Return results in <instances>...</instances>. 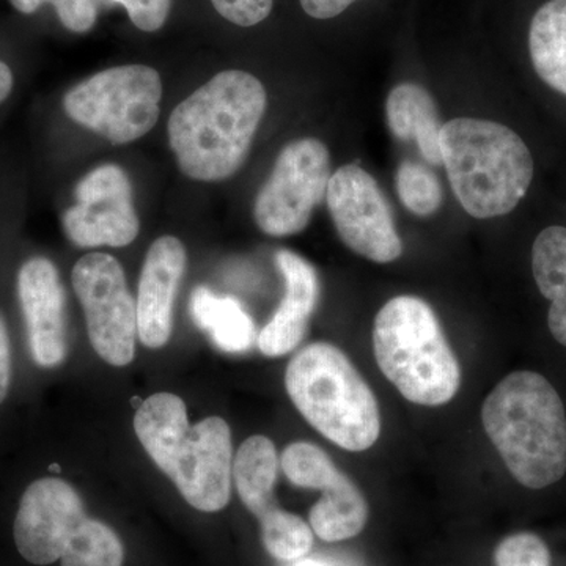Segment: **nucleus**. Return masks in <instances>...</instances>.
<instances>
[{"label":"nucleus","instance_id":"1a4fd4ad","mask_svg":"<svg viewBox=\"0 0 566 566\" xmlns=\"http://www.w3.org/2000/svg\"><path fill=\"white\" fill-rule=\"evenodd\" d=\"M71 281L84 308L93 349L114 367L132 364L136 353L137 305L122 264L109 253H87L74 264Z\"/></svg>","mask_w":566,"mask_h":566},{"label":"nucleus","instance_id":"aec40b11","mask_svg":"<svg viewBox=\"0 0 566 566\" xmlns=\"http://www.w3.org/2000/svg\"><path fill=\"white\" fill-rule=\"evenodd\" d=\"M322 499L311 510V527L323 542H345L359 535L367 524L368 506L352 480L338 472L322 490Z\"/></svg>","mask_w":566,"mask_h":566},{"label":"nucleus","instance_id":"9b49d317","mask_svg":"<svg viewBox=\"0 0 566 566\" xmlns=\"http://www.w3.org/2000/svg\"><path fill=\"white\" fill-rule=\"evenodd\" d=\"M76 205L63 214V230L80 248H125L139 234L128 174L104 164L85 175L76 189Z\"/></svg>","mask_w":566,"mask_h":566},{"label":"nucleus","instance_id":"f3484780","mask_svg":"<svg viewBox=\"0 0 566 566\" xmlns=\"http://www.w3.org/2000/svg\"><path fill=\"white\" fill-rule=\"evenodd\" d=\"M277 450L271 439L252 436L238 450L232 465V479L241 501L256 517L275 509L274 488L277 483Z\"/></svg>","mask_w":566,"mask_h":566},{"label":"nucleus","instance_id":"7c9ffc66","mask_svg":"<svg viewBox=\"0 0 566 566\" xmlns=\"http://www.w3.org/2000/svg\"><path fill=\"white\" fill-rule=\"evenodd\" d=\"M11 381V349L9 331L7 324L3 322V316L0 315V405L9 394Z\"/></svg>","mask_w":566,"mask_h":566},{"label":"nucleus","instance_id":"2f4dec72","mask_svg":"<svg viewBox=\"0 0 566 566\" xmlns=\"http://www.w3.org/2000/svg\"><path fill=\"white\" fill-rule=\"evenodd\" d=\"M13 71L6 62L0 61V104L9 98L11 91H13Z\"/></svg>","mask_w":566,"mask_h":566},{"label":"nucleus","instance_id":"393cba45","mask_svg":"<svg viewBox=\"0 0 566 566\" xmlns=\"http://www.w3.org/2000/svg\"><path fill=\"white\" fill-rule=\"evenodd\" d=\"M397 192L401 203L417 216H430L442 205V186L422 164L405 161L397 170Z\"/></svg>","mask_w":566,"mask_h":566},{"label":"nucleus","instance_id":"dca6fc26","mask_svg":"<svg viewBox=\"0 0 566 566\" xmlns=\"http://www.w3.org/2000/svg\"><path fill=\"white\" fill-rule=\"evenodd\" d=\"M390 132L400 140H415L420 155L433 166L442 164L441 122L433 96L422 85L405 82L386 103Z\"/></svg>","mask_w":566,"mask_h":566},{"label":"nucleus","instance_id":"2eb2a0df","mask_svg":"<svg viewBox=\"0 0 566 566\" xmlns=\"http://www.w3.org/2000/svg\"><path fill=\"white\" fill-rule=\"evenodd\" d=\"M275 262L285 279V296L256 338L260 352L268 357L285 356L301 344L319 294L315 268L303 256L281 251Z\"/></svg>","mask_w":566,"mask_h":566},{"label":"nucleus","instance_id":"7ed1b4c3","mask_svg":"<svg viewBox=\"0 0 566 566\" xmlns=\"http://www.w3.org/2000/svg\"><path fill=\"white\" fill-rule=\"evenodd\" d=\"M482 422L521 485L543 490L565 475V406L545 376L535 371L505 376L488 395Z\"/></svg>","mask_w":566,"mask_h":566},{"label":"nucleus","instance_id":"5701e85b","mask_svg":"<svg viewBox=\"0 0 566 566\" xmlns=\"http://www.w3.org/2000/svg\"><path fill=\"white\" fill-rule=\"evenodd\" d=\"M262 539L268 553L279 560H297L311 553L314 531L294 513L285 510H270L260 517Z\"/></svg>","mask_w":566,"mask_h":566},{"label":"nucleus","instance_id":"b1692460","mask_svg":"<svg viewBox=\"0 0 566 566\" xmlns=\"http://www.w3.org/2000/svg\"><path fill=\"white\" fill-rule=\"evenodd\" d=\"M281 464L293 485L311 490L322 491L340 472L324 450L308 442H294L286 447Z\"/></svg>","mask_w":566,"mask_h":566},{"label":"nucleus","instance_id":"a211bd4d","mask_svg":"<svg viewBox=\"0 0 566 566\" xmlns=\"http://www.w3.org/2000/svg\"><path fill=\"white\" fill-rule=\"evenodd\" d=\"M532 271L539 293L551 301V334L566 346V229L547 227L532 249Z\"/></svg>","mask_w":566,"mask_h":566},{"label":"nucleus","instance_id":"f03ea898","mask_svg":"<svg viewBox=\"0 0 566 566\" xmlns=\"http://www.w3.org/2000/svg\"><path fill=\"white\" fill-rule=\"evenodd\" d=\"M145 452L200 512L226 509L232 493V431L221 417L191 424L177 395H151L134 417Z\"/></svg>","mask_w":566,"mask_h":566},{"label":"nucleus","instance_id":"6ab92c4d","mask_svg":"<svg viewBox=\"0 0 566 566\" xmlns=\"http://www.w3.org/2000/svg\"><path fill=\"white\" fill-rule=\"evenodd\" d=\"M191 314L212 344L226 353H245L255 342V324L233 297H219L207 286H197L191 296Z\"/></svg>","mask_w":566,"mask_h":566},{"label":"nucleus","instance_id":"9d476101","mask_svg":"<svg viewBox=\"0 0 566 566\" xmlns=\"http://www.w3.org/2000/svg\"><path fill=\"white\" fill-rule=\"evenodd\" d=\"M326 200L340 240L353 252L375 263L395 262L401 255L403 244L389 203L363 167L346 164L333 174Z\"/></svg>","mask_w":566,"mask_h":566},{"label":"nucleus","instance_id":"473e14b6","mask_svg":"<svg viewBox=\"0 0 566 566\" xmlns=\"http://www.w3.org/2000/svg\"><path fill=\"white\" fill-rule=\"evenodd\" d=\"M294 566H331V565L323 564V562H318V560H303V562H297V564Z\"/></svg>","mask_w":566,"mask_h":566},{"label":"nucleus","instance_id":"4468645a","mask_svg":"<svg viewBox=\"0 0 566 566\" xmlns=\"http://www.w3.org/2000/svg\"><path fill=\"white\" fill-rule=\"evenodd\" d=\"M186 270V249L175 237L151 244L142 268L137 294V335L148 348H163L170 340L174 303Z\"/></svg>","mask_w":566,"mask_h":566},{"label":"nucleus","instance_id":"cd10ccee","mask_svg":"<svg viewBox=\"0 0 566 566\" xmlns=\"http://www.w3.org/2000/svg\"><path fill=\"white\" fill-rule=\"evenodd\" d=\"M103 6H122L128 11L129 20L144 32H156L166 24L172 0H96Z\"/></svg>","mask_w":566,"mask_h":566},{"label":"nucleus","instance_id":"423d86ee","mask_svg":"<svg viewBox=\"0 0 566 566\" xmlns=\"http://www.w3.org/2000/svg\"><path fill=\"white\" fill-rule=\"evenodd\" d=\"M376 363L406 400L441 406L455 397L461 370L433 308L416 296H398L378 312Z\"/></svg>","mask_w":566,"mask_h":566},{"label":"nucleus","instance_id":"412c9836","mask_svg":"<svg viewBox=\"0 0 566 566\" xmlns=\"http://www.w3.org/2000/svg\"><path fill=\"white\" fill-rule=\"evenodd\" d=\"M528 51L542 81L566 95V0H549L536 11Z\"/></svg>","mask_w":566,"mask_h":566},{"label":"nucleus","instance_id":"bb28decb","mask_svg":"<svg viewBox=\"0 0 566 566\" xmlns=\"http://www.w3.org/2000/svg\"><path fill=\"white\" fill-rule=\"evenodd\" d=\"M495 566H551L546 543L535 534L506 536L494 551Z\"/></svg>","mask_w":566,"mask_h":566},{"label":"nucleus","instance_id":"0eeeda50","mask_svg":"<svg viewBox=\"0 0 566 566\" xmlns=\"http://www.w3.org/2000/svg\"><path fill=\"white\" fill-rule=\"evenodd\" d=\"M163 82L147 65L104 70L71 88L63 98L66 115L114 145L129 144L155 128Z\"/></svg>","mask_w":566,"mask_h":566},{"label":"nucleus","instance_id":"6e6552de","mask_svg":"<svg viewBox=\"0 0 566 566\" xmlns=\"http://www.w3.org/2000/svg\"><path fill=\"white\" fill-rule=\"evenodd\" d=\"M331 177L329 150L323 142L300 139L286 145L255 199L259 229L270 237L303 232L326 197Z\"/></svg>","mask_w":566,"mask_h":566},{"label":"nucleus","instance_id":"c756f323","mask_svg":"<svg viewBox=\"0 0 566 566\" xmlns=\"http://www.w3.org/2000/svg\"><path fill=\"white\" fill-rule=\"evenodd\" d=\"M305 13L315 20H331L344 13L357 0H300Z\"/></svg>","mask_w":566,"mask_h":566},{"label":"nucleus","instance_id":"4be33fe9","mask_svg":"<svg viewBox=\"0 0 566 566\" xmlns=\"http://www.w3.org/2000/svg\"><path fill=\"white\" fill-rule=\"evenodd\" d=\"M61 560L62 566H122L120 538L106 524L87 517L71 538Z\"/></svg>","mask_w":566,"mask_h":566},{"label":"nucleus","instance_id":"c85d7f7f","mask_svg":"<svg viewBox=\"0 0 566 566\" xmlns=\"http://www.w3.org/2000/svg\"><path fill=\"white\" fill-rule=\"evenodd\" d=\"M211 3L232 24L252 28L270 17L274 0H211Z\"/></svg>","mask_w":566,"mask_h":566},{"label":"nucleus","instance_id":"a878e982","mask_svg":"<svg viewBox=\"0 0 566 566\" xmlns=\"http://www.w3.org/2000/svg\"><path fill=\"white\" fill-rule=\"evenodd\" d=\"M22 14H32L41 9L43 3H51L59 20L71 32L85 33L91 31L98 18L96 0H9Z\"/></svg>","mask_w":566,"mask_h":566},{"label":"nucleus","instance_id":"f257e3e1","mask_svg":"<svg viewBox=\"0 0 566 566\" xmlns=\"http://www.w3.org/2000/svg\"><path fill=\"white\" fill-rule=\"evenodd\" d=\"M262 82L240 70L222 71L169 118V142L182 175L196 181H222L243 167L266 112Z\"/></svg>","mask_w":566,"mask_h":566},{"label":"nucleus","instance_id":"39448f33","mask_svg":"<svg viewBox=\"0 0 566 566\" xmlns=\"http://www.w3.org/2000/svg\"><path fill=\"white\" fill-rule=\"evenodd\" d=\"M285 387L297 411L331 442L364 452L381 433L378 401L344 352L312 344L294 354Z\"/></svg>","mask_w":566,"mask_h":566},{"label":"nucleus","instance_id":"ddd939ff","mask_svg":"<svg viewBox=\"0 0 566 566\" xmlns=\"http://www.w3.org/2000/svg\"><path fill=\"white\" fill-rule=\"evenodd\" d=\"M18 296L33 360L57 367L66 356L65 292L57 268L43 256L28 260L18 274Z\"/></svg>","mask_w":566,"mask_h":566},{"label":"nucleus","instance_id":"72a5a7b5","mask_svg":"<svg viewBox=\"0 0 566 566\" xmlns=\"http://www.w3.org/2000/svg\"><path fill=\"white\" fill-rule=\"evenodd\" d=\"M50 471L57 472V474H59V472H61V468H59V464H52V465H50Z\"/></svg>","mask_w":566,"mask_h":566},{"label":"nucleus","instance_id":"20e7f679","mask_svg":"<svg viewBox=\"0 0 566 566\" xmlns=\"http://www.w3.org/2000/svg\"><path fill=\"white\" fill-rule=\"evenodd\" d=\"M442 164L465 212L476 219L515 210L534 178V159L509 126L455 118L441 128Z\"/></svg>","mask_w":566,"mask_h":566},{"label":"nucleus","instance_id":"f8f14e48","mask_svg":"<svg viewBox=\"0 0 566 566\" xmlns=\"http://www.w3.org/2000/svg\"><path fill=\"white\" fill-rule=\"evenodd\" d=\"M85 520L84 504L73 486L59 479H40L22 494L14 543L25 560L51 565L62 558Z\"/></svg>","mask_w":566,"mask_h":566}]
</instances>
